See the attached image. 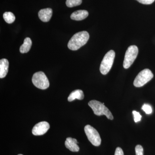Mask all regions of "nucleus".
<instances>
[{
  "instance_id": "obj_18",
  "label": "nucleus",
  "mask_w": 155,
  "mask_h": 155,
  "mask_svg": "<svg viewBox=\"0 0 155 155\" xmlns=\"http://www.w3.org/2000/svg\"><path fill=\"white\" fill-rule=\"evenodd\" d=\"M136 155H143V149L140 145H137L135 147Z\"/></svg>"
},
{
  "instance_id": "obj_8",
  "label": "nucleus",
  "mask_w": 155,
  "mask_h": 155,
  "mask_svg": "<svg viewBox=\"0 0 155 155\" xmlns=\"http://www.w3.org/2000/svg\"><path fill=\"white\" fill-rule=\"evenodd\" d=\"M50 128V125L48 122H41L36 124L32 130L33 135L35 136L42 135L47 132Z\"/></svg>"
},
{
  "instance_id": "obj_17",
  "label": "nucleus",
  "mask_w": 155,
  "mask_h": 155,
  "mask_svg": "<svg viewBox=\"0 0 155 155\" xmlns=\"http://www.w3.org/2000/svg\"><path fill=\"white\" fill-rule=\"evenodd\" d=\"M142 110L147 114H150L152 113V108L150 105L148 104H144L141 108Z\"/></svg>"
},
{
  "instance_id": "obj_4",
  "label": "nucleus",
  "mask_w": 155,
  "mask_h": 155,
  "mask_svg": "<svg viewBox=\"0 0 155 155\" xmlns=\"http://www.w3.org/2000/svg\"><path fill=\"white\" fill-rule=\"evenodd\" d=\"M153 77V74L149 69H146L140 72L134 81L136 87H141L150 81Z\"/></svg>"
},
{
  "instance_id": "obj_15",
  "label": "nucleus",
  "mask_w": 155,
  "mask_h": 155,
  "mask_svg": "<svg viewBox=\"0 0 155 155\" xmlns=\"http://www.w3.org/2000/svg\"><path fill=\"white\" fill-rule=\"evenodd\" d=\"M3 18L5 22L9 24L13 23L16 19L14 14L11 12H5L3 14Z\"/></svg>"
},
{
  "instance_id": "obj_14",
  "label": "nucleus",
  "mask_w": 155,
  "mask_h": 155,
  "mask_svg": "<svg viewBox=\"0 0 155 155\" xmlns=\"http://www.w3.org/2000/svg\"><path fill=\"white\" fill-rule=\"evenodd\" d=\"M32 45V41L29 38H26L24 41L23 44L20 46L19 51L22 54L26 53L29 51Z\"/></svg>"
},
{
  "instance_id": "obj_2",
  "label": "nucleus",
  "mask_w": 155,
  "mask_h": 155,
  "mask_svg": "<svg viewBox=\"0 0 155 155\" xmlns=\"http://www.w3.org/2000/svg\"><path fill=\"white\" fill-rule=\"evenodd\" d=\"M88 105L91 108L95 115L98 116L105 115L109 119H114V116L112 113L104 105V103L100 102L96 100H92L88 103Z\"/></svg>"
},
{
  "instance_id": "obj_9",
  "label": "nucleus",
  "mask_w": 155,
  "mask_h": 155,
  "mask_svg": "<svg viewBox=\"0 0 155 155\" xmlns=\"http://www.w3.org/2000/svg\"><path fill=\"white\" fill-rule=\"evenodd\" d=\"M78 143L76 139L72 137H68L65 142V146L71 151L77 152L79 150V147L78 145Z\"/></svg>"
},
{
  "instance_id": "obj_6",
  "label": "nucleus",
  "mask_w": 155,
  "mask_h": 155,
  "mask_svg": "<svg viewBox=\"0 0 155 155\" xmlns=\"http://www.w3.org/2000/svg\"><path fill=\"white\" fill-rule=\"evenodd\" d=\"M32 81L35 86L40 89H46L49 87L48 79L44 72H42L35 73L32 77Z\"/></svg>"
},
{
  "instance_id": "obj_11",
  "label": "nucleus",
  "mask_w": 155,
  "mask_h": 155,
  "mask_svg": "<svg viewBox=\"0 0 155 155\" xmlns=\"http://www.w3.org/2000/svg\"><path fill=\"white\" fill-rule=\"evenodd\" d=\"M88 12L85 10H78L73 12L71 14V19L76 21H80L85 19L88 17Z\"/></svg>"
},
{
  "instance_id": "obj_22",
  "label": "nucleus",
  "mask_w": 155,
  "mask_h": 155,
  "mask_svg": "<svg viewBox=\"0 0 155 155\" xmlns=\"http://www.w3.org/2000/svg\"><path fill=\"white\" fill-rule=\"evenodd\" d=\"M22 155V154H19V155Z\"/></svg>"
},
{
  "instance_id": "obj_16",
  "label": "nucleus",
  "mask_w": 155,
  "mask_h": 155,
  "mask_svg": "<svg viewBox=\"0 0 155 155\" xmlns=\"http://www.w3.org/2000/svg\"><path fill=\"white\" fill-rule=\"evenodd\" d=\"M82 3V0H67L66 5L69 8L80 5Z\"/></svg>"
},
{
  "instance_id": "obj_7",
  "label": "nucleus",
  "mask_w": 155,
  "mask_h": 155,
  "mask_svg": "<svg viewBox=\"0 0 155 155\" xmlns=\"http://www.w3.org/2000/svg\"><path fill=\"white\" fill-rule=\"evenodd\" d=\"M84 130L87 139L92 144L95 146H99L101 139L96 129L90 125H87L84 127Z\"/></svg>"
},
{
  "instance_id": "obj_21",
  "label": "nucleus",
  "mask_w": 155,
  "mask_h": 155,
  "mask_svg": "<svg viewBox=\"0 0 155 155\" xmlns=\"http://www.w3.org/2000/svg\"><path fill=\"white\" fill-rule=\"evenodd\" d=\"M114 155H124V152L122 148L119 147L116 148Z\"/></svg>"
},
{
  "instance_id": "obj_13",
  "label": "nucleus",
  "mask_w": 155,
  "mask_h": 155,
  "mask_svg": "<svg viewBox=\"0 0 155 155\" xmlns=\"http://www.w3.org/2000/svg\"><path fill=\"white\" fill-rule=\"evenodd\" d=\"M84 98V94L82 91L81 90H76L71 93L68 98V101L69 102L72 101L75 99L81 100Z\"/></svg>"
},
{
  "instance_id": "obj_5",
  "label": "nucleus",
  "mask_w": 155,
  "mask_h": 155,
  "mask_svg": "<svg viewBox=\"0 0 155 155\" xmlns=\"http://www.w3.org/2000/svg\"><path fill=\"white\" fill-rule=\"evenodd\" d=\"M138 54V48L135 45H131L128 48L125 53L123 62L125 69L129 68L133 64Z\"/></svg>"
},
{
  "instance_id": "obj_12",
  "label": "nucleus",
  "mask_w": 155,
  "mask_h": 155,
  "mask_svg": "<svg viewBox=\"0 0 155 155\" xmlns=\"http://www.w3.org/2000/svg\"><path fill=\"white\" fill-rule=\"evenodd\" d=\"M9 62L7 59H1L0 61V78L5 77L8 72Z\"/></svg>"
},
{
  "instance_id": "obj_10",
  "label": "nucleus",
  "mask_w": 155,
  "mask_h": 155,
  "mask_svg": "<svg viewBox=\"0 0 155 155\" xmlns=\"http://www.w3.org/2000/svg\"><path fill=\"white\" fill-rule=\"evenodd\" d=\"M53 11L50 8L41 9L38 12L39 19L44 22H48L51 19L52 16Z\"/></svg>"
},
{
  "instance_id": "obj_20",
  "label": "nucleus",
  "mask_w": 155,
  "mask_h": 155,
  "mask_svg": "<svg viewBox=\"0 0 155 155\" xmlns=\"http://www.w3.org/2000/svg\"><path fill=\"white\" fill-rule=\"evenodd\" d=\"M136 1L143 5H148L152 4L154 2L155 0H136Z\"/></svg>"
},
{
  "instance_id": "obj_19",
  "label": "nucleus",
  "mask_w": 155,
  "mask_h": 155,
  "mask_svg": "<svg viewBox=\"0 0 155 155\" xmlns=\"http://www.w3.org/2000/svg\"><path fill=\"white\" fill-rule=\"evenodd\" d=\"M132 113H133L134 117V122H137L140 121L142 116L140 115V113L136 111H133Z\"/></svg>"
},
{
  "instance_id": "obj_3",
  "label": "nucleus",
  "mask_w": 155,
  "mask_h": 155,
  "mask_svg": "<svg viewBox=\"0 0 155 155\" xmlns=\"http://www.w3.org/2000/svg\"><path fill=\"white\" fill-rule=\"evenodd\" d=\"M115 52L113 50L108 51L103 58L100 67V72L104 75L110 72L114 64Z\"/></svg>"
},
{
  "instance_id": "obj_1",
  "label": "nucleus",
  "mask_w": 155,
  "mask_h": 155,
  "mask_svg": "<svg viewBox=\"0 0 155 155\" xmlns=\"http://www.w3.org/2000/svg\"><path fill=\"white\" fill-rule=\"evenodd\" d=\"M89 38V35L86 31L75 34L68 42V47L72 51H76L86 44Z\"/></svg>"
}]
</instances>
